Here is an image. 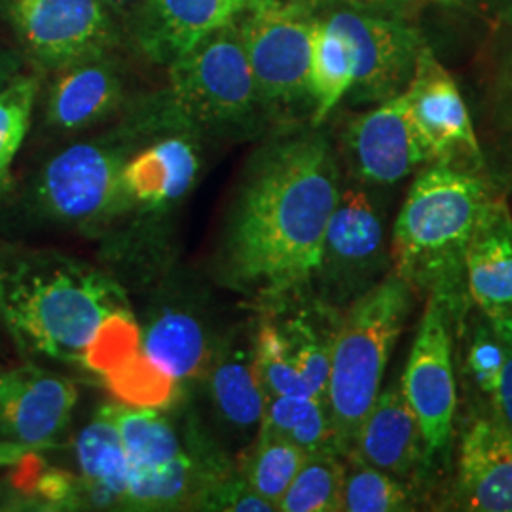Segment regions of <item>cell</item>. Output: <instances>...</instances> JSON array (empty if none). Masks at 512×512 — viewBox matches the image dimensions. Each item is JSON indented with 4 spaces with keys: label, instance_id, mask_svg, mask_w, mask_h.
Returning a JSON list of instances; mask_svg holds the SVG:
<instances>
[{
    "label": "cell",
    "instance_id": "ba28073f",
    "mask_svg": "<svg viewBox=\"0 0 512 512\" xmlns=\"http://www.w3.org/2000/svg\"><path fill=\"white\" fill-rule=\"evenodd\" d=\"M6 18L19 52L46 73L110 54L118 38L105 0H6Z\"/></svg>",
    "mask_w": 512,
    "mask_h": 512
},
{
    "label": "cell",
    "instance_id": "9a60e30c",
    "mask_svg": "<svg viewBox=\"0 0 512 512\" xmlns=\"http://www.w3.org/2000/svg\"><path fill=\"white\" fill-rule=\"evenodd\" d=\"M454 503L459 511L512 512V429L495 412L463 433Z\"/></svg>",
    "mask_w": 512,
    "mask_h": 512
},
{
    "label": "cell",
    "instance_id": "4fadbf2b",
    "mask_svg": "<svg viewBox=\"0 0 512 512\" xmlns=\"http://www.w3.org/2000/svg\"><path fill=\"white\" fill-rule=\"evenodd\" d=\"M404 97L429 162L450 164L456 154L480 158L467 105L454 78L429 48H421Z\"/></svg>",
    "mask_w": 512,
    "mask_h": 512
},
{
    "label": "cell",
    "instance_id": "d6986e66",
    "mask_svg": "<svg viewBox=\"0 0 512 512\" xmlns=\"http://www.w3.org/2000/svg\"><path fill=\"white\" fill-rule=\"evenodd\" d=\"M348 456L404 482L427 463L420 421L406 401L401 385L380 391L355 433Z\"/></svg>",
    "mask_w": 512,
    "mask_h": 512
},
{
    "label": "cell",
    "instance_id": "52a82bcc",
    "mask_svg": "<svg viewBox=\"0 0 512 512\" xmlns=\"http://www.w3.org/2000/svg\"><path fill=\"white\" fill-rule=\"evenodd\" d=\"M239 35L264 109H283L310 97L311 42L317 19L294 0H249Z\"/></svg>",
    "mask_w": 512,
    "mask_h": 512
},
{
    "label": "cell",
    "instance_id": "ffe728a7",
    "mask_svg": "<svg viewBox=\"0 0 512 512\" xmlns=\"http://www.w3.org/2000/svg\"><path fill=\"white\" fill-rule=\"evenodd\" d=\"M469 298L488 319L512 311V213L492 196L478 213L465 255Z\"/></svg>",
    "mask_w": 512,
    "mask_h": 512
},
{
    "label": "cell",
    "instance_id": "2e32d148",
    "mask_svg": "<svg viewBox=\"0 0 512 512\" xmlns=\"http://www.w3.org/2000/svg\"><path fill=\"white\" fill-rule=\"evenodd\" d=\"M52 76L44 101V122L59 133L99 126L126 103L124 76L110 54L74 61Z\"/></svg>",
    "mask_w": 512,
    "mask_h": 512
},
{
    "label": "cell",
    "instance_id": "e575fe53",
    "mask_svg": "<svg viewBox=\"0 0 512 512\" xmlns=\"http://www.w3.org/2000/svg\"><path fill=\"white\" fill-rule=\"evenodd\" d=\"M25 57L16 50H0V90L23 74Z\"/></svg>",
    "mask_w": 512,
    "mask_h": 512
},
{
    "label": "cell",
    "instance_id": "6da1fadb",
    "mask_svg": "<svg viewBox=\"0 0 512 512\" xmlns=\"http://www.w3.org/2000/svg\"><path fill=\"white\" fill-rule=\"evenodd\" d=\"M340 190L338 164L321 133L256 150L220 230V283L266 304L304 293L317 274Z\"/></svg>",
    "mask_w": 512,
    "mask_h": 512
},
{
    "label": "cell",
    "instance_id": "cb8c5ba5",
    "mask_svg": "<svg viewBox=\"0 0 512 512\" xmlns=\"http://www.w3.org/2000/svg\"><path fill=\"white\" fill-rule=\"evenodd\" d=\"M126 450L129 469H154L186 452L173 423L160 408L133 404H105Z\"/></svg>",
    "mask_w": 512,
    "mask_h": 512
},
{
    "label": "cell",
    "instance_id": "5bb4252c",
    "mask_svg": "<svg viewBox=\"0 0 512 512\" xmlns=\"http://www.w3.org/2000/svg\"><path fill=\"white\" fill-rule=\"evenodd\" d=\"M346 147L355 173L370 184L391 186L429 162L412 126L404 92L349 122Z\"/></svg>",
    "mask_w": 512,
    "mask_h": 512
},
{
    "label": "cell",
    "instance_id": "d6a6232c",
    "mask_svg": "<svg viewBox=\"0 0 512 512\" xmlns=\"http://www.w3.org/2000/svg\"><path fill=\"white\" fill-rule=\"evenodd\" d=\"M503 368V346L490 321L478 325L469 348V370L475 384L490 397H494Z\"/></svg>",
    "mask_w": 512,
    "mask_h": 512
},
{
    "label": "cell",
    "instance_id": "603a6c76",
    "mask_svg": "<svg viewBox=\"0 0 512 512\" xmlns=\"http://www.w3.org/2000/svg\"><path fill=\"white\" fill-rule=\"evenodd\" d=\"M82 507H120L128 486V458L120 433L101 406L76 439Z\"/></svg>",
    "mask_w": 512,
    "mask_h": 512
},
{
    "label": "cell",
    "instance_id": "f546056e",
    "mask_svg": "<svg viewBox=\"0 0 512 512\" xmlns=\"http://www.w3.org/2000/svg\"><path fill=\"white\" fill-rule=\"evenodd\" d=\"M37 74H21L0 90V192L12 186V165L23 145L37 103Z\"/></svg>",
    "mask_w": 512,
    "mask_h": 512
},
{
    "label": "cell",
    "instance_id": "f1b7e54d",
    "mask_svg": "<svg viewBox=\"0 0 512 512\" xmlns=\"http://www.w3.org/2000/svg\"><path fill=\"white\" fill-rule=\"evenodd\" d=\"M346 475L342 486V511H414V497L406 482L384 473L355 456H344Z\"/></svg>",
    "mask_w": 512,
    "mask_h": 512
},
{
    "label": "cell",
    "instance_id": "83f0119b",
    "mask_svg": "<svg viewBox=\"0 0 512 512\" xmlns=\"http://www.w3.org/2000/svg\"><path fill=\"white\" fill-rule=\"evenodd\" d=\"M346 459L327 448L311 452L279 503L281 512L342 511Z\"/></svg>",
    "mask_w": 512,
    "mask_h": 512
},
{
    "label": "cell",
    "instance_id": "d4e9b609",
    "mask_svg": "<svg viewBox=\"0 0 512 512\" xmlns=\"http://www.w3.org/2000/svg\"><path fill=\"white\" fill-rule=\"evenodd\" d=\"M355 80V50L348 38L317 19L310 59V97L313 126H321L330 112L351 92Z\"/></svg>",
    "mask_w": 512,
    "mask_h": 512
},
{
    "label": "cell",
    "instance_id": "8fae6325",
    "mask_svg": "<svg viewBox=\"0 0 512 512\" xmlns=\"http://www.w3.org/2000/svg\"><path fill=\"white\" fill-rule=\"evenodd\" d=\"M76 403V387L61 374L35 365L0 366V442L59 446Z\"/></svg>",
    "mask_w": 512,
    "mask_h": 512
},
{
    "label": "cell",
    "instance_id": "d590c367",
    "mask_svg": "<svg viewBox=\"0 0 512 512\" xmlns=\"http://www.w3.org/2000/svg\"><path fill=\"white\" fill-rule=\"evenodd\" d=\"M33 452H42V450L33 448V446H25V444L0 442V467H14L18 461Z\"/></svg>",
    "mask_w": 512,
    "mask_h": 512
},
{
    "label": "cell",
    "instance_id": "4dcf8cb0",
    "mask_svg": "<svg viewBox=\"0 0 512 512\" xmlns=\"http://www.w3.org/2000/svg\"><path fill=\"white\" fill-rule=\"evenodd\" d=\"M253 368L264 397H315L289 359L272 319L266 315L253 334Z\"/></svg>",
    "mask_w": 512,
    "mask_h": 512
},
{
    "label": "cell",
    "instance_id": "277c9868",
    "mask_svg": "<svg viewBox=\"0 0 512 512\" xmlns=\"http://www.w3.org/2000/svg\"><path fill=\"white\" fill-rule=\"evenodd\" d=\"M171 129L184 128L162 97L118 128L59 150L40 167L29 188L31 211L38 219L99 234L131 213L124 167L133 152Z\"/></svg>",
    "mask_w": 512,
    "mask_h": 512
},
{
    "label": "cell",
    "instance_id": "9c48e42d",
    "mask_svg": "<svg viewBox=\"0 0 512 512\" xmlns=\"http://www.w3.org/2000/svg\"><path fill=\"white\" fill-rule=\"evenodd\" d=\"M389 260L384 215L376 202L363 188L340 190L313 279L321 300L332 308L348 306L380 281Z\"/></svg>",
    "mask_w": 512,
    "mask_h": 512
},
{
    "label": "cell",
    "instance_id": "e0dca14e",
    "mask_svg": "<svg viewBox=\"0 0 512 512\" xmlns=\"http://www.w3.org/2000/svg\"><path fill=\"white\" fill-rule=\"evenodd\" d=\"M202 169L194 133L171 129L133 152L124 167V190L131 213H162L181 202Z\"/></svg>",
    "mask_w": 512,
    "mask_h": 512
},
{
    "label": "cell",
    "instance_id": "484cf974",
    "mask_svg": "<svg viewBox=\"0 0 512 512\" xmlns=\"http://www.w3.org/2000/svg\"><path fill=\"white\" fill-rule=\"evenodd\" d=\"M306 458L308 452L291 440L266 429H258L251 446L239 461L238 473L256 494L272 503L275 511H279L283 495L289 490Z\"/></svg>",
    "mask_w": 512,
    "mask_h": 512
},
{
    "label": "cell",
    "instance_id": "5b68a950",
    "mask_svg": "<svg viewBox=\"0 0 512 512\" xmlns=\"http://www.w3.org/2000/svg\"><path fill=\"white\" fill-rule=\"evenodd\" d=\"M414 304L399 275H385L340 313L330 349L327 410L334 446L348 456L355 433L380 395L391 351Z\"/></svg>",
    "mask_w": 512,
    "mask_h": 512
},
{
    "label": "cell",
    "instance_id": "3957f363",
    "mask_svg": "<svg viewBox=\"0 0 512 512\" xmlns=\"http://www.w3.org/2000/svg\"><path fill=\"white\" fill-rule=\"evenodd\" d=\"M492 196L484 179L433 162L410 186L393 226V272L414 293L435 296L458 323L469 296L467 245L480 209Z\"/></svg>",
    "mask_w": 512,
    "mask_h": 512
},
{
    "label": "cell",
    "instance_id": "1f68e13d",
    "mask_svg": "<svg viewBox=\"0 0 512 512\" xmlns=\"http://www.w3.org/2000/svg\"><path fill=\"white\" fill-rule=\"evenodd\" d=\"M194 509L200 511H230V512H275L272 503L256 494L247 484L243 476L236 473L215 478L200 497L196 499Z\"/></svg>",
    "mask_w": 512,
    "mask_h": 512
},
{
    "label": "cell",
    "instance_id": "4316f807",
    "mask_svg": "<svg viewBox=\"0 0 512 512\" xmlns=\"http://www.w3.org/2000/svg\"><path fill=\"white\" fill-rule=\"evenodd\" d=\"M260 429L291 440L308 454L336 450L327 403L317 397H266Z\"/></svg>",
    "mask_w": 512,
    "mask_h": 512
},
{
    "label": "cell",
    "instance_id": "ac0fdd59",
    "mask_svg": "<svg viewBox=\"0 0 512 512\" xmlns=\"http://www.w3.org/2000/svg\"><path fill=\"white\" fill-rule=\"evenodd\" d=\"M202 380L220 427L253 442L266 404L253 368V336L245 338L236 330L219 338Z\"/></svg>",
    "mask_w": 512,
    "mask_h": 512
},
{
    "label": "cell",
    "instance_id": "8992f818",
    "mask_svg": "<svg viewBox=\"0 0 512 512\" xmlns=\"http://www.w3.org/2000/svg\"><path fill=\"white\" fill-rule=\"evenodd\" d=\"M167 107L192 133L236 135L264 109L236 18L222 23L169 65Z\"/></svg>",
    "mask_w": 512,
    "mask_h": 512
},
{
    "label": "cell",
    "instance_id": "8d00e7d4",
    "mask_svg": "<svg viewBox=\"0 0 512 512\" xmlns=\"http://www.w3.org/2000/svg\"><path fill=\"white\" fill-rule=\"evenodd\" d=\"M105 2H107V6H109L114 14H126L129 18H131V16L139 10V6L143 4V0H105Z\"/></svg>",
    "mask_w": 512,
    "mask_h": 512
},
{
    "label": "cell",
    "instance_id": "7c38bea8",
    "mask_svg": "<svg viewBox=\"0 0 512 512\" xmlns=\"http://www.w3.org/2000/svg\"><path fill=\"white\" fill-rule=\"evenodd\" d=\"M323 21L348 38L355 50L351 92L357 99L382 103L406 90L423 48L412 29L349 8L334 10Z\"/></svg>",
    "mask_w": 512,
    "mask_h": 512
},
{
    "label": "cell",
    "instance_id": "44dd1931",
    "mask_svg": "<svg viewBox=\"0 0 512 512\" xmlns=\"http://www.w3.org/2000/svg\"><path fill=\"white\" fill-rule=\"evenodd\" d=\"M234 18L230 0H143L131 23L141 52L156 63L169 65Z\"/></svg>",
    "mask_w": 512,
    "mask_h": 512
},
{
    "label": "cell",
    "instance_id": "836d02e7",
    "mask_svg": "<svg viewBox=\"0 0 512 512\" xmlns=\"http://www.w3.org/2000/svg\"><path fill=\"white\" fill-rule=\"evenodd\" d=\"M488 321L503 346V368L492 397L494 412L509 429H512V311L492 317Z\"/></svg>",
    "mask_w": 512,
    "mask_h": 512
},
{
    "label": "cell",
    "instance_id": "7a4b0ae2",
    "mask_svg": "<svg viewBox=\"0 0 512 512\" xmlns=\"http://www.w3.org/2000/svg\"><path fill=\"white\" fill-rule=\"evenodd\" d=\"M124 313L126 291L103 270L57 251L0 249V319L25 353L84 366Z\"/></svg>",
    "mask_w": 512,
    "mask_h": 512
},
{
    "label": "cell",
    "instance_id": "7402d4cb",
    "mask_svg": "<svg viewBox=\"0 0 512 512\" xmlns=\"http://www.w3.org/2000/svg\"><path fill=\"white\" fill-rule=\"evenodd\" d=\"M219 338L200 313L179 304L154 311L141 329L139 353L177 384L202 380Z\"/></svg>",
    "mask_w": 512,
    "mask_h": 512
},
{
    "label": "cell",
    "instance_id": "30bf717a",
    "mask_svg": "<svg viewBox=\"0 0 512 512\" xmlns=\"http://www.w3.org/2000/svg\"><path fill=\"white\" fill-rule=\"evenodd\" d=\"M450 321L439 300L427 296L401 385L406 401L420 421L427 463L448 448L458 408Z\"/></svg>",
    "mask_w": 512,
    "mask_h": 512
},
{
    "label": "cell",
    "instance_id": "74e56055",
    "mask_svg": "<svg viewBox=\"0 0 512 512\" xmlns=\"http://www.w3.org/2000/svg\"><path fill=\"white\" fill-rule=\"evenodd\" d=\"M247 2H249V0H230V4H232V10H234V14H236V16H238L239 10H241V8H243Z\"/></svg>",
    "mask_w": 512,
    "mask_h": 512
}]
</instances>
